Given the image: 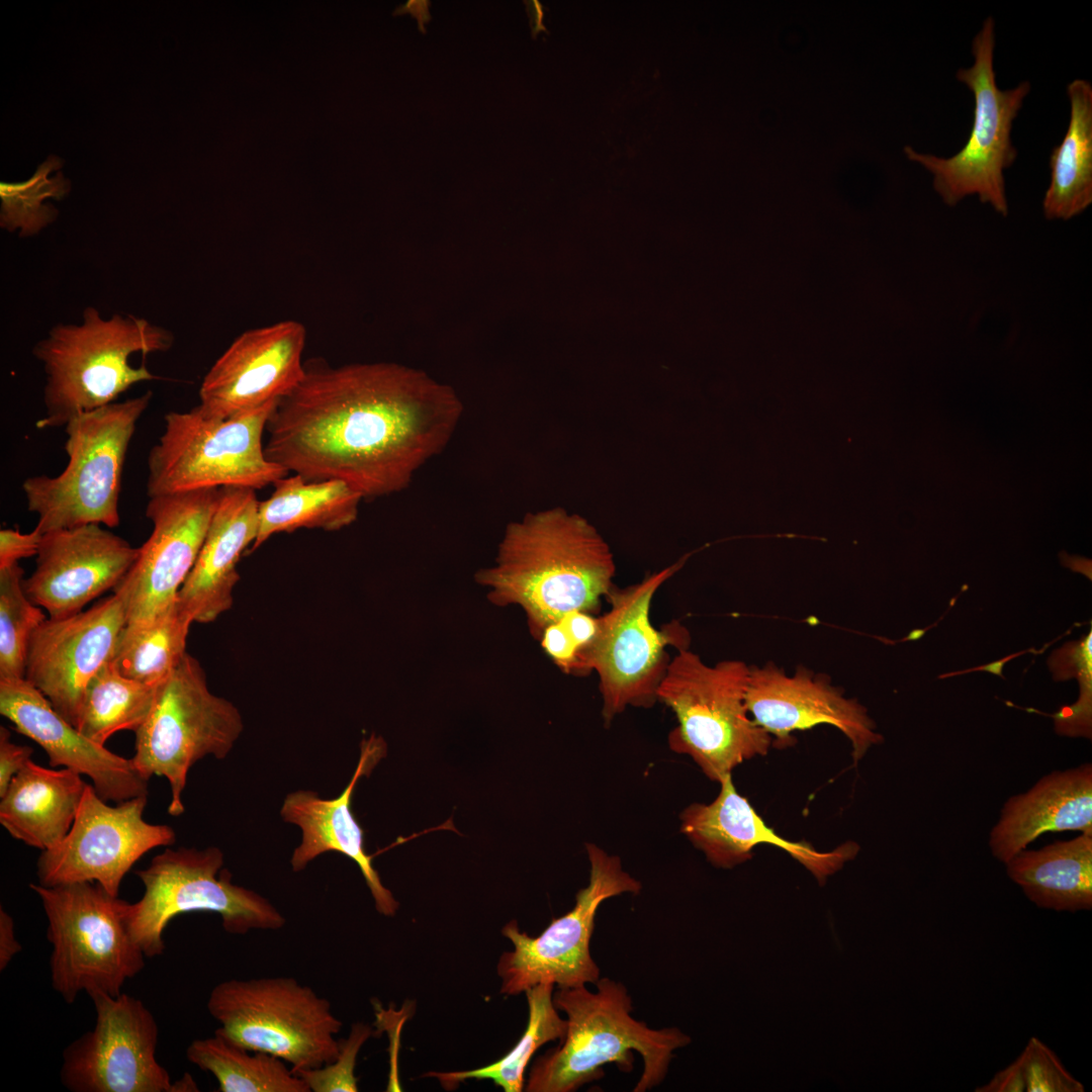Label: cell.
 I'll use <instances>...</instances> for the list:
<instances>
[{"label": "cell", "mask_w": 1092, "mask_h": 1092, "mask_svg": "<svg viewBox=\"0 0 1092 1092\" xmlns=\"http://www.w3.org/2000/svg\"><path fill=\"white\" fill-rule=\"evenodd\" d=\"M173 333L130 313L104 316L87 306L78 324H58L32 349L46 375V416L38 429L58 428L75 416L116 401L131 386L159 380L130 357L164 353L174 345Z\"/></svg>", "instance_id": "cell-4"}, {"label": "cell", "mask_w": 1092, "mask_h": 1092, "mask_svg": "<svg viewBox=\"0 0 1092 1092\" xmlns=\"http://www.w3.org/2000/svg\"><path fill=\"white\" fill-rule=\"evenodd\" d=\"M125 625L124 602L116 592L78 614L49 617L29 638L25 679L77 727L86 688L111 661Z\"/></svg>", "instance_id": "cell-18"}, {"label": "cell", "mask_w": 1092, "mask_h": 1092, "mask_svg": "<svg viewBox=\"0 0 1092 1092\" xmlns=\"http://www.w3.org/2000/svg\"><path fill=\"white\" fill-rule=\"evenodd\" d=\"M191 614L179 599L160 616L141 626L125 625L111 659L125 677L146 684H160L186 653Z\"/></svg>", "instance_id": "cell-32"}, {"label": "cell", "mask_w": 1092, "mask_h": 1092, "mask_svg": "<svg viewBox=\"0 0 1092 1092\" xmlns=\"http://www.w3.org/2000/svg\"><path fill=\"white\" fill-rule=\"evenodd\" d=\"M259 503L255 489L219 488L199 554L178 593L194 622L211 623L232 608L237 564L258 535Z\"/></svg>", "instance_id": "cell-25"}, {"label": "cell", "mask_w": 1092, "mask_h": 1092, "mask_svg": "<svg viewBox=\"0 0 1092 1092\" xmlns=\"http://www.w3.org/2000/svg\"><path fill=\"white\" fill-rule=\"evenodd\" d=\"M48 919L51 984L66 1003L81 992L118 996L147 958L127 925L129 902L94 882L31 883Z\"/></svg>", "instance_id": "cell-7"}, {"label": "cell", "mask_w": 1092, "mask_h": 1092, "mask_svg": "<svg viewBox=\"0 0 1092 1092\" xmlns=\"http://www.w3.org/2000/svg\"><path fill=\"white\" fill-rule=\"evenodd\" d=\"M32 752L30 746L13 742L10 731L4 726L0 727V797L4 795L12 779L31 759Z\"/></svg>", "instance_id": "cell-41"}, {"label": "cell", "mask_w": 1092, "mask_h": 1092, "mask_svg": "<svg viewBox=\"0 0 1092 1092\" xmlns=\"http://www.w3.org/2000/svg\"><path fill=\"white\" fill-rule=\"evenodd\" d=\"M272 494L259 503V529L254 551L271 536L298 529L337 531L355 522L360 492L338 480L306 481L301 475L284 476Z\"/></svg>", "instance_id": "cell-29"}, {"label": "cell", "mask_w": 1092, "mask_h": 1092, "mask_svg": "<svg viewBox=\"0 0 1092 1092\" xmlns=\"http://www.w3.org/2000/svg\"><path fill=\"white\" fill-rule=\"evenodd\" d=\"M615 574L614 555L597 528L555 507L510 523L494 562L476 577L493 603L521 607L538 638L570 612L596 615Z\"/></svg>", "instance_id": "cell-2"}, {"label": "cell", "mask_w": 1092, "mask_h": 1092, "mask_svg": "<svg viewBox=\"0 0 1092 1092\" xmlns=\"http://www.w3.org/2000/svg\"><path fill=\"white\" fill-rule=\"evenodd\" d=\"M151 390L81 413L65 426L68 464L57 476L35 475L22 483L27 510L44 534L88 524L119 525L121 477L139 420Z\"/></svg>", "instance_id": "cell-5"}, {"label": "cell", "mask_w": 1092, "mask_h": 1092, "mask_svg": "<svg viewBox=\"0 0 1092 1092\" xmlns=\"http://www.w3.org/2000/svg\"><path fill=\"white\" fill-rule=\"evenodd\" d=\"M554 984L541 983L525 993L528 1002V1023L519 1041L498 1061L487 1066L457 1072H429L424 1076L438 1079L443 1088L455 1089L469 1079L493 1081L505 1092H521L525 1088V1071L543 1044L561 1040L566 1031V1019L558 1014L553 1002Z\"/></svg>", "instance_id": "cell-34"}, {"label": "cell", "mask_w": 1092, "mask_h": 1092, "mask_svg": "<svg viewBox=\"0 0 1092 1092\" xmlns=\"http://www.w3.org/2000/svg\"><path fill=\"white\" fill-rule=\"evenodd\" d=\"M1092 835V764L1054 770L1010 797L989 835L993 856L1006 863L1045 832Z\"/></svg>", "instance_id": "cell-26"}, {"label": "cell", "mask_w": 1092, "mask_h": 1092, "mask_svg": "<svg viewBox=\"0 0 1092 1092\" xmlns=\"http://www.w3.org/2000/svg\"><path fill=\"white\" fill-rule=\"evenodd\" d=\"M243 729L239 709L210 692L200 662L186 652L161 684L149 717L134 732L130 760L146 781L153 776L168 780V813L180 816L191 766L207 755L225 758Z\"/></svg>", "instance_id": "cell-11"}, {"label": "cell", "mask_w": 1092, "mask_h": 1092, "mask_svg": "<svg viewBox=\"0 0 1092 1092\" xmlns=\"http://www.w3.org/2000/svg\"><path fill=\"white\" fill-rule=\"evenodd\" d=\"M147 803L148 796H139L110 806L87 783L71 829L37 859L38 884L94 882L118 896L124 876L143 855L176 841L171 826L144 819Z\"/></svg>", "instance_id": "cell-15"}, {"label": "cell", "mask_w": 1092, "mask_h": 1092, "mask_svg": "<svg viewBox=\"0 0 1092 1092\" xmlns=\"http://www.w3.org/2000/svg\"><path fill=\"white\" fill-rule=\"evenodd\" d=\"M1008 877L1037 907L1077 912L1092 908V835L1023 849L1006 863Z\"/></svg>", "instance_id": "cell-28"}, {"label": "cell", "mask_w": 1092, "mask_h": 1092, "mask_svg": "<svg viewBox=\"0 0 1092 1092\" xmlns=\"http://www.w3.org/2000/svg\"><path fill=\"white\" fill-rule=\"evenodd\" d=\"M62 165L61 158L50 156L27 180L0 183L2 229L9 233L18 232L20 238H28L39 234L57 219L58 209L44 203V200H61L70 192L71 183L62 172L49 177Z\"/></svg>", "instance_id": "cell-35"}, {"label": "cell", "mask_w": 1092, "mask_h": 1092, "mask_svg": "<svg viewBox=\"0 0 1092 1092\" xmlns=\"http://www.w3.org/2000/svg\"><path fill=\"white\" fill-rule=\"evenodd\" d=\"M1044 649H1045V647H1043V648H1042L1041 650H1038V651H1036V650H1035V649H1034L1033 647H1032V648H1029V649H1026V650H1022V651H1019V652L1013 653V654H1011V655H1009V656H1006V657H1004L1003 659H1000V660H996V661L990 662V663H988V664H986V665H981V666H977V667H972V668H969V669H965V670H961V671H954V672H949V673L941 674V675H939L938 677H939V678H945V677H948V676L959 675V674H963V673H969V672H972V671H982V670H985V671H988V672L994 673V674H996V675H999V676H1001L1002 678H1005V677L1003 676V674H1002V667H1003V665H1004V664H1005V663H1006L1007 661H1009V660H1011V659H1013V658H1015V657H1018V656H1019V655H1021V654H1025V653H1027V652H1033V653H1035V654H1038V653L1042 652V651H1043Z\"/></svg>", "instance_id": "cell-45"}, {"label": "cell", "mask_w": 1092, "mask_h": 1092, "mask_svg": "<svg viewBox=\"0 0 1092 1092\" xmlns=\"http://www.w3.org/2000/svg\"><path fill=\"white\" fill-rule=\"evenodd\" d=\"M371 1032L369 1025L354 1023L348 1037L340 1040L339 1054L333 1063L295 1073L313 1092H357L356 1059Z\"/></svg>", "instance_id": "cell-37"}, {"label": "cell", "mask_w": 1092, "mask_h": 1092, "mask_svg": "<svg viewBox=\"0 0 1092 1092\" xmlns=\"http://www.w3.org/2000/svg\"><path fill=\"white\" fill-rule=\"evenodd\" d=\"M719 784L720 792L713 802L693 803L679 816L680 831L715 867L733 868L749 859L756 845L769 844L787 851L823 883L859 850L854 842L824 852L808 842L785 839L736 791L731 774L724 776Z\"/></svg>", "instance_id": "cell-23"}, {"label": "cell", "mask_w": 1092, "mask_h": 1092, "mask_svg": "<svg viewBox=\"0 0 1092 1092\" xmlns=\"http://www.w3.org/2000/svg\"><path fill=\"white\" fill-rule=\"evenodd\" d=\"M524 4L526 6L528 17L530 19L532 37L536 38L537 34L540 31H544V32L548 33V30L546 29L545 25L543 24V18H544L543 9H544V7L541 5V3L539 1H537V0H531V1H524Z\"/></svg>", "instance_id": "cell-46"}, {"label": "cell", "mask_w": 1092, "mask_h": 1092, "mask_svg": "<svg viewBox=\"0 0 1092 1092\" xmlns=\"http://www.w3.org/2000/svg\"><path fill=\"white\" fill-rule=\"evenodd\" d=\"M43 533L35 526L29 533L18 529L0 531V568L17 563L18 560L36 556Z\"/></svg>", "instance_id": "cell-40"}, {"label": "cell", "mask_w": 1092, "mask_h": 1092, "mask_svg": "<svg viewBox=\"0 0 1092 1092\" xmlns=\"http://www.w3.org/2000/svg\"><path fill=\"white\" fill-rule=\"evenodd\" d=\"M1092 632L1083 640L1069 642L1063 648L1055 650L1053 656L1065 660L1066 664L1050 665L1055 680H1067L1077 677L1080 696L1092 697Z\"/></svg>", "instance_id": "cell-39"}, {"label": "cell", "mask_w": 1092, "mask_h": 1092, "mask_svg": "<svg viewBox=\"0 0 1092 1092\" xmlns=\"http://www.w3.org/2000/svg\"><path fill=\"white\" fill-rule=\"evenodd\" d=\"M219 488L149 497L153 523L130 569L113 589L125 606L126 625L150 623L178 598L202 546Z\"/></svg>", "instance_id": "cell-17"}, {"label": "cell", "mask_w": 1092, "mask_h": 1092, "mask_svg": "<svg viewBox=\"0 0 1092 1092\" xmlns=\"http://www.w3.org/2000/svg\"><path fill=\"white\" fill-rule=\"evenodd\" d=\"M749 669L736 659L708 665L684 648L669 661L657 689V700L677 719L669 747L691 756L714 782L743 761L765 755L772 743L746 707Z\"/></svg>", "instance_id": "cell-6"}, {"label": "cell", "mask_w": 1092, "mask_h": 1092, "mask_svg": "<svg viewBox=\"0 0 1092 1092\" xmlns=\"http://www.w3.org/2000/svg\"><path fill=\"white\" fill-rule=\"evenodd\" d=\"M1025 1079L1020 1057L997 1072L986 1084L977 1087L976 1092H1024Z\"/></svg>", "instance_id": "cell-42"}, {"label": "cell", "mask_w": 1092, "mask_h": 1092, "mask_svg": "<svg viewBox=\"0 0 1092 1092\" xmlns=\"http://www.w3.org/2000/svg\"><path fill=\"white\" fill-rule=\"evenodd\" d=\"M223 863V852L215 846L166 848L135 872L145 892L139 901L129 903L126 920L147 958L164 951V930L184 913H217L223 929L235 935L284 926L282 913L259 893L236 885Z\"/></svg>", "instance_id": "cell-9"}, {"label": "cell", "mask_w": 1092, "mask_h": 1092, "mask_svg": "<svg viewBox=\"0 0 1092 1092\" xmlns=\"http://www.w3.org/2000/svg\"><path fill=\"white\" fill-rule=\"evenodd\" d=\"M1070 120L1050 158L1051 183L1042 200L1049 219H1070L1092 202V86L1076 79L1067 87Z\"/></svg>", "instance_id": "cell-30"}, {"label": "cell", "mask_w": 1092, "mask_h": 1092, "mask_svg": "<svg viewBox=\"0 0 1092 1092\" xmlns=\"http://www.w3.org/2000/svg\"><path fill=\"white\" fill-rule=\"evenodd\" d=\"M594 985L595 991L583 985L553 994L556 1008L566 1014V1031L558 1046L535 1060L525 1091L574 1092L601 1079L611 1063L629 1073L635 1051L643 1071L633 1092H645L663 1082L674 1052L691 1041L676 1027L654 1029L635 1019L623 983L604 977Z\"/></svg>", "instance_id": "cell-3"}, {"label": "cell", "mask_w": 1092, "mask_h": 1092, "mask_svg": "<svg viewBox=\"0 0 1092 1092\" xmlns=\"http://www.w3.org/2000/svg\"><path fill=\"white\" fill-rule=\"evenodd\" d=\"M138 554L139 548L99 524L50 531L42 535L35 569L23 579V588L50 618L69 617L114 589Z\"/></svg>", "instance_id": "cell-21"}, {"label": "cell", "mask_w": 1092, "mask_h": 1092, "mask_svg": "<svg viewBox=\"0 0 1092 1092\" xmlns=\"http://www.w3.org/2000/svg\"><path fill=\"white\" fill-rule=\"evenodd\" d=\"M207 1010L220 1024L215 1031L283 1060L294 1072L331 1064L339 1054L342 1021L331 1002L291 977L220 982Z\"/></svg>", "instance_id": "cell-10"}, {"label": "cell", "mask_w": 1092, "mask_h": 1092, "mask_svg": "<svg viewBox=\"0 0 1092 1092\" xmlns=\"http://www.w3.org/2000/svg\"><path fill=\"white\" fill-rule=\"evenodd\" d=\"M995 22L988 17L972 43L974 64L959 69L957 79L973 92L974 118L965 146L950 158L916 152L909 146L904 153L919 163L933 177V188L948 206L965 197L978 195L1003 216L1008 214L1004 170L1012 166L1017 151L1011 143V129L1026 95L1028 81L1015 88L1001 90L994 71Z\"/></svg>", "instance_id": "cell-13"}, {"label": "cell", "mask_w": 1092, "mask_h": 1092, "mask_svg": "<svg viewBox=\"0 0 1092 1092\" xmlns=\"http://www.w3.org/2000/svg\"><path fill=\"white\" fill-rule=\"evenodd\" d=\"M305 339V328L295 321L244 332L205 374L198 406L207 416L228 419L287 396L306 372Z\"/></svg>", "instance_id": "cell-20"}, {"label": "cell", "mask_w": 1092, "mask_h": 1092, "mask_svg": "<svg viewBox=\"0 0 1092 1092\" xmlns=\"http://www.w3.org/2000/svg\"><path fill=\"white\" fill-rule=\"evenodd\" d=\"M1061 554L1065 556V558L1061 556L1063 565L1070 567L1075 571L1082 572L1086 576H1089V578L1091 579V560L1083 557H1072L1067 555L1065 552H1062Z\"/></svg>", "instance_id": "cell-47"}, {"label": "cell", "mask_w": 1092, "mask_h": 1092, "mask_svg": "<svg viewBox=\"0 0 1092 1092\" xmlns=\"http://www.w3.org/2000/svg\"><path fill=\"white\" fill-rule=\"evenodd\" d=\"M430 5L431 2L427 0H408L406 3L397 6L393 11V15L411 14L417 19L419 30L426 33L425 24L432 18L429 12Z\"/></svg>", "instance_id": "cell-44"}, {"label": "cell", "mask_w": 1092, "mask_h": 1092, "mask_svg": "<svg viewBox=\"0 0 1092 1092\" xmlns=\"http://www.w3.org/2000/svg\"><path fill=\"white\" fill-rule=\"evenodd\" d=\"M0 713L47 752L52 767L88 777L104 801L119 803L148 796L149 781L130 759L84 736L25 677L0 679Z\"/></svg>", "instance_id": "cell-22"}, {"label": "cell", "mask_w": 1092, "mask_h": 1092, "mask_svg": "<svg viewBox=\"0 0 1092 1092\" xmlns=\"http://www.w3.org/2000/svg\"><path fill=\"white\" fill-rule=\"evenodd\" d=\"M384 753L385 744L381 738L371 736L364 740L355 772L339 797L324 799L315 792L298 790L286 795L280 816L283 821L298 826L302 833L301 842L290 859L293 872L304 870L325 852L342 853L359 867L376 910L382 915L393 916L398 903L373 868L371 856L364 848L363 829L351 810V799L358 780L368 776Z\"/></svg>", "instance_id": "cell-24"}, {"label": "cell", "mask_w": 1092, "mask_h": 1092, "mask_svg": "<svg viewBox=\"0 0 1092 1092\" xmlns=\"http://www.w3.org/2000/svg\"><path fill=\"white\" fill-rule=\"evenodd\" d=\"M23 574L18 562L0 568V679L25 677L29 638L48 619L27 598Z\"/></svg>", "instance_id": "cell-36"}, {"label": "cell", "mask_w": 1092, "mask_h": 1092, "mask_svg": "<svg viewBox=\"0 0 1092 1092\" xmlns=\"http://www.w3.org/2000/svg\"><path fill=\"white\" fill-rule=\"evenodd\" d=\"M21 944L15 937L13 918L1 907L0 909V971L6 969L11 960L21 951Z\"/></svg>", "instance_id": "cell-43"}, {"label": "cell", "mask_w": 1092, "mask_h": 1092, "mask_svg": "<svg viewBox=\"0 0 1092 1092\" xmlns=\"http://www.w3.org/2000/svg\"><path fill=\"white\" fill-rule=\"evenodd\" d=\"M82 777L30 759L0 797L1 825L26 845L41 851L52 848L73 825L87 785Z\"/></svg>", "instance_id": "cell-27"}, {"label": "cell", "mask_w": 1092, "mask_h": 1092, "mask_svg": "<svg viewBox=\"0 0 1092 1092\" xmlns=\"http://www.w3.org/2000/svg\"><path fill=\"white\" fill-rule=\"evenodd\" d=\"M690 554L641 581L607 597L610 609L599 616L597 636L583 658L585 674L596 671L606 725L627 707H650L670 661L666 647L689 648L691 636L677 621L656 629L650 620L657 589L678 571Z\"/></svg>", "instance_id": "cell-12"}, {"label": "cell", "mask_w": 1092, "mask_h": 1092, "mask_svg": "<svg viewBox=\"0 0 1092 1092\" xmlns=\"http://www.w3.org/2000/svg\"><path fill=\"white\" fill-rule=\"evenodd\" d=\"M162 682L130 679L106 662L86 688L76 728L99 745L116 732H135L149 717Z\"/></svg>", "instance_id": "cell-33"}, {"label": "cell", "mask_w": 1092, "mask_h": 1092, "mask_svg": "<svg viewBox=\"0 0 1092 1092\" xmlns=\"http://www.w3.org/2000/svg\"><path fill=\"white\" fill-rule=\"evenodd\" d=\"M89 996L96 1023L64 1050L63 1086L71 1092H172L156 1058L158 1023L144 1002L125 993Z\"/></svg>", "instance_id": "cell-16"}, {"label": "cell", "mask_w": 1092, "mask_h": 1092, "mask_svg": "<svg viewBox=\"0 0 1092 1092\" xmlns=\"http://www.w3.org/2000/svg\"><path fill=\"white\" fill-rule=\"evenodd\" d=\"M186 1058L212 1074L220 1092H310L283 1060L250 1051L217 1031L212 1036L193 1040Z\"/></svg>", "instance_id": "cell-31"}, {"label": "cell", "mask_w": 1092, "mask_h": 1092, "mask_svg": "<svg viewBox=\"0 0 1092 1092\" xmlns=\"http://www.w3.org/2000/svg\"><path fill=\"white\" fill-rule=\"evenodd\" d=\"M1026 1092H1083L1084 1085L1062 1064L1058 1056L1037 1037L1029 1038L1019 1055Z\"/></svg>", "instance_id": "cell-38"}, {"label": "cell", "mask_w": 1092, "mask_h": 1092, "mask_svg": "<svg viewBox=\"0 0 1092 1092\" xmlns=\"http://www.w3.org/2000/svg\"><path fill=\"white\" fill-rule=\"evenodd\" d=\"M197 1090L198 1089H197V1086H196L195 1082L193 1081L192 1077L189 1076L188 1074H185L182 1079L177 1080L175 1083H173V1086H172V1092L197 1091Z\"/></svg>", "instance_id": "cell-48"}, {"label": "cell", "mask_w": 1092, "mask_h": 1092, "mask_svg": "<svg viewBox=\"0 0 1092 1092\" xmlns=\"http://www.w3.org/2000/svg\"><path fill=\"white\" fill-rule=\"evenodd\" d=\"M746 707L753 721L767 732L777 747L794 743V731L828 724L850 741L856 763L883 736L856 699H848L834 687L829 676L798 666L793 675L774 662L751 665L746 691Z\"/></svg>", "instance_id": "cell-19"}, {"label": "cell", "mask_w": 1092, "mask_h": 1092, "mask_svg": "<svg viewBox=\"0 0 1092 1092\" xmlns=\"http://www.w3.org/2000/svg\"><path fill=\"white\" fill-rule=\"evenodd\" d=\"M463 415L456 391L397 363L306 369L279 400L266 458L306 481L338 479L363 498L405 489L444 450Z\"/></svg>", "instance_id": "cell-1"}, {"label": "cell", "mask_w": 1092, "mask_h": 1092, "mask_svg": "<svg viewBox=\"0 0 1092 1092\" xmlns=\"http://www.w3.org/2000/svg\"><path fill=\"white\" fill-rule=\"evenodd\" d=\"M589 880L575 896L573 908L555 918L538 936L520 930L513 920L502 930L513 950L497 963L500 993L518 995L541 984L573 988L595 984L601 970L590 953L595 917L607 899L624 893L638 894L641 883L623 870L621 860L594 843L586 844Z\"/></svg>", "instance_id": "cell-14"}, {"label": "cell", "mask_w": 1092, "mask_h": 1092, "mask_svg": "<svg viewBox=\"0 0 1092 1092\" xmlns=\"http://www.w3.org/2000/svg\"><path fill=\"white\" fill-rule=\"evenodd\" d=\"M278 401L228 419L200 407L165 415L148 456L149 497L228 486L263 488L288 474L269 461L263 434Z\"/></svg>", "instance_id": "cell-8"}]
</instances>
